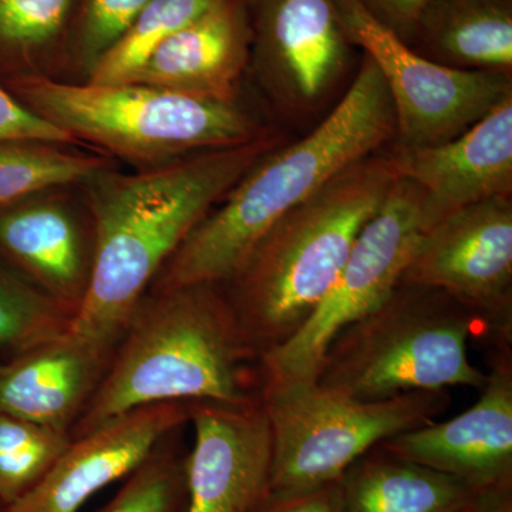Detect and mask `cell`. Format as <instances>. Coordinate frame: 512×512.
Here are the masks:
<instances>
[{"instance_id": "1", "label": "cell", "mask_w": 512, "mask_h": 512, "mask_svg": "<svg viewBox=\"0 0 512 512\" xmlns=\"http://www.w3.org/2000/svg\"><path fill=\"white\" fill-rule=\"evenodd\" d=\"M264 136L241 146L178 158L137 174L104 170L89 181L94 255L72 332L117 346L127 320L192 229L261 158Z\"/></svg>"}, {"instance_id": "2", "label": "cell", "mask_w": 512, "mask_h": 512, "mask_svg": "<svg viewBox=\"0 0 512 512\" xmlns=\"http://www.w3.org/2000/svg\"><path fill=\"white\" fill-rule=\"evenodd\" d=\"M258 359L221 284L148 291L70 436L150 404L261 402Z\"/></svg>"}, {"instance_id": "3", "label": "cell", "mask_w": 512, "mask_h": 512, "mask_svg": "<svg viewBox=\"0 0 512 512\" xmlns=\"http://www.w3.org/2000/svg\"><path fill=\"white\" fill-rule=\"evenodd\" d=\"M394 136L389 90L366 56L332 113L303 140L261 158L192 229L150 291L227 284L276 221Z\"/></svg>"}, {"instance_id": "4", "label": "cell", "mask_w": 512, "mask_h": 512, "mask_svg": "<svg viewBox=\"0 0 512 512\" xmlns=\"http://www.w3.org/2000/svg\"><path fill=\"white\" fill-rule=\"evenodd\" d=\"M396 180L390 157L349 165L276 221L222 284L256 355L284 345L312 318Z\"/></svg>"}, {"instance_id": "5", "label": "cell", "mask_w": 512, "mask_h": 512, "mask_svg": "<svg viewBox=\"0 0 512 512\" xmlns=\"http://www.w3.org/2000/svg\"><path fill=\"white\" fill-rule=\"evenodd\" d=\"M477 329L476 318L447 293L399 282L330 342L316 384L359 400L456 386L480 390L487 375L467 352Z\"/></svg>"}, {"instance_id": "6", "label": "cell", "mask_w": 512, "mask_h": 512, "mask_svg": "<svg viewBox=\"0 0 512 512\" xmlns=\"http://www.w3.org/2000/svg\"><path fill=\"white\" fill-rule=\"evenodd\" d=\"M18 92L23 104L74 140L154 167L266 133L235 103L138 83L73 84L36 76L20 80Z\"/></svg>"}, {"instance_id": "7", "label": "cell", "mask_w": 512, "mask_h": 512, "mask_svg": "<svg viewBox=\"0 0 512 512\" xmlns=\"http://www.w3.org/2000/svg\"><path fill=\"white\" fill-rule=\"evenodd\" d=\"M272 430L268 494L291 495L336 483L383 441L433 423L450 406L447 390L359 400L319 384L264 397Z\"/></svg>"}, {"instance_id": "8", "label": "cell", "mask_w": 512, "mask_h": 512, "mask_svg": "<svg viewBox=\"0 0 512 512\" xmlns=\"http://www.w3.org/2000/svg\"><path fill=\"white\" fill-rule=\"evenodd\" d=\"M424 231L423 192L397 178L312 318L291 340L259 356L262 399L316 383L330 342L396 288Z\"/></svg>"}, {"instance_id": "9", "label": "cell", "mask_w": 512, "mask_h": 512, "mask_svg": "<svg viewBox=\"0 0 512 512\" xmlns=\"http://www.w3.org/2000/svg\"><path fill=\"white\" fill-rule=\"evenodd\" d=\"M352 45L382 74L400 148L434 146L464 133L512 94L511 73L464 70L414 52L362 0H335Z\"/></svg>"}, {"instance_id": "10", "label": "cell", "mask_w": 512, "mask_h": 512, "mask_svg": "<svg viewBox=\"0 0 512 512\" xmlns=\"http://www.w3.org/2000/svg\"><path fill=\"white\" fill-rule=\"evenodd\" d=\"M402 284L447 293L493 342L512 343V201L498 195L431 225Z\"/></svg>"}, {"instance_id": "11", "label": "cell", "mask_w": 512, "mask_h": 512, "mask_svg": "<svg viewBox=\"0 0 512 512\" xmlns=\"http://www.w3.org/2000/svg\"><path fill=\"white\" fill-rule=\"evenodd\" d=\"M255 70L276 103L312 110L346 70L350 43L335 0H256Z\"/></svg>"}, {"instance_id": "12", "label": "cell", "mask_w": 512, "mask_h": 512, "mask_svg": "<svg viewBox=\"0 0 512 512\" xmlns=\"http://www.w3.org/2000/svg\"><path fill=\"white\" fill-rule=\"evenodd\" d=\"M512 343L494 342L476 404L379 444L387 453L440 471L476 491L512 484Z\"/></svg>"}, {"instance_id": "13", "label": "cell", "mask_w": 512, "mask_h": 512, "mask_svg": "<svg viewBox=\"0 0 512 512\" xmlns=\"http://www.w3.org/2000/svg\"><path fill=\"white\" fill-rule=\"evenodd\" d=\"M195 404L137 407L72 439L39 484L5 511L79 512L94 494L130 476L168 434L190 423Z\"/></svg>"}, {"instance_id": "14", "label": "cell", "mask_w": 512, "mask_h": 512, "mask_svg": "<svg viewBox=\"0 0 512 512\" xmlns=\"http://www.w3.org/2000/svg\"><path fill=\"white\" fill-rule=\"evenodd\" d=\"M185 512H251L268 494L272 430L264 403L195 404Z\"/></svg>"}, {"instance_id": "15", "label": "cell", "mask_w": 512, "mask_h": 512, "mask_svg": "<svg viewBox=\"0 0 512 512\" xmlns=\"http://www.w3.org/2000/svg\"><path fill=\"white\" fill-rule=\"evenodd\" d=\"M397 178L423 192L424 227L476 202L512 192V94L464 133L444 143L397 148Z\"/></svg>"}, {"instance_id": "16", "label": "cell", "mask_w": 512, "mask_h": 512, "mask_svg": "<svg viewBox=\"0 0 512 512\" xmlns=\"http://www.w3.org/2000/svg\"><path fill=\"white\" fill-rule=\"evenodd\" d=\"M92 218L69 202L39 194L0 210V256L76 318L89 288Z\"/></svg>"}, {"instance_id": "17", "label": "cell", "mask_w": 512, "mask_h": 512, "mask_svg": "<svg viewBox=\"0 0 512 512\" xmlns=\"http://www.w3.org/2000/svg\"><path fill=\"white\" fill-rule=\"evenodd\" d=\"M116 346L69 332L0 363V414L72 431Z\"/></svg>"}, {"instance_id": "18", "label": "cell", "mask_w": 512, "mask_h": 512, "mask_svg": "<svg viewBox=\"0 0 512 512\" xmlns=\"http://www.w3.org/2000/svg\"><path fill=\"white\" fill-rule=\"evenodd\" d=\"M251 45L244 2L218 0L158 46L128 83L234 103Z\"/></svg>"}, {"instance_id": "19", "label": "cell", "mask_w": 512, "mask_h": 512, "mask_svg": "<svg viewBox=\"0 0 512 512\" xmlns=\"http://www.w3.org/2000/svg\"><path fill=\"white\" fill-rule=\"evenodd\" d=\"M342 512H463L477 493L440 471L376 446L339 480Z\"/></svg>"}, {"instance_id": "20", "label": "cell", "mask_w": 512, "mask_h": 512, "mask_svg": "<svg viewBox=\"0 0 512 512\" xmlns=\"http://www.w3.org/2000/svg\"><path fill=\"white\" fill-rule=\"evenodd\" d=\"M414 35L446 66L511 73L512 0H429Z\"/></svg>"}, {"instance_id": "21", "label": "cell", "mask_w": 512, "mask_h": 512, "mask_svg": "<svg viewBox=\"0 0 512 512\" xmlns=\"http://www.w3.org/2000/svg\"><path fill=\"white\" fill-rule=\"evenodd\" d=\"M104 168L103 158L72 153L59 144L0 143V210L43 192L86 183Z\"/></svg>"}, {"instance_id": "22", "label": "cell", "mask_w": 512, "mask_h": 512, "mask_svg": "<svg viewBox=\"0 0 512 512\" xmlns=\"http://www.w3.org/2000/svg\"><path fill=\"white\" fill-rule=\"evenodd\" d=\"M74 315L0 256V357L3 362L66 335Z\"/></svg>"}, {"instance_id": "23", "label": "cell", "mask_w": 512, "mask_h": 512, "mask_svg": "<svg viewBox=\"0 0 512 512\" xmlns=\"http://www.w3.org/2000/svg\"><path fill=\"white\" fill-rule=\"evenodd\" d=\"M218 0H151L123 36L90 70L93 84L128 83L144 62L177 30Z\"/></svg>"}, {"instance_id": "24", "label": "cell", "mask_w": 512, "mask_h": 512, "mask_svg": "<svg viewBox=\"0 0 512 512\" xmlns=\"http://www.w3.org/2000/svg\"><path fill=\"white\" fill-rule=\"evenodd\" d=\"M70 441L64 431L0 414V504L5 510L39 484Z\"/></svg>"}, {"instance_id": "25", "label": "cell", "mask_w": 512, "mask_h": 512, "mask_svg": "<svg viewBox=\"0 0 512 512\" xmlns=\"http://www.w3.org/2000/svg\"><path fill=\"white\" fill-rule=\"evenodd\" d=\"M181 429L168 434L97 512H185L188 450Z\"/></svg>"}, {"instance_id": "26", "label": "cell", "mask_w": 512, "mask_h": 512, "mask_svg": "<svg viewBox=\"0 0 512 512\" xmlns=\"http://www.w3.org/2000/svg\"><path fill=\"white\" fill-rule=\"evenodd\" d=\"M73 0H0V45L20 52L55 39Z\"/></svg>"}, {"instance_id": "27", "label": "cell", "mask_w": 512, "mask_h": 512, "mask_svg": "<svg viewBox=\"0 0 512 512\" xmlns=\"http://www.w3.org/2000/svg\"><path fill=\"white\" fill-rule=\"evenodd\" d=\"M151 0H86L79 30V57L87 72L137 19Z\"/></svg>"}, {"instance_id": "28", "label": "cell", "mask_w": 512, "mask_h": 512, "mask_svg": "<svg viewBox=\"0 0 512 512\" xmlns=\"http://www.w3.org/2000/svg\"><path fill=\"white\" fill-rule=\"evenodd\" d=\"M18 141L69 146L76 140L0 87V143Z\"/></svg>"}, {"instance_id": "29", "label": "cell", "mask_w": 512, "mask_h": 512, "mask_svg": "<svg viewBox=\"0 0 512 512\" xmlns=\"http://www.w3.org/2000/svg\"><path fill=\"white\" fill-rule=\"evenodd\" d=\"M251 512H342L339 481L298 494H266Z\"/></svg>"}, {"instance_id": "30", "label": "cell", "mask_w": 512, "mask_h": 512, "mask_svg": "<svg viewBox=\"0 0 512 512\" xmlns=\"http://www.w3.org/2000/svg\"><path fill=\"white\" fill-rule=\"evenodd\" d=\"M363 5L402 39L414 35L429 0H362Z\"/></svg>"}, {"instance_id": "31", "label": "cell", "mask_w": 512, "mask_h": 512, "mask_svg": "<svg viewBox=\"0 0 512 512\" xmlns=\"http://www.w3.org/2000/svg\"><path fill=\"white\" fill-rule=\"evenodd\" d=\"M463 512H512V484L477 491Z\"/></svg>"}, {"instance_id": "32", "label": "cell", "mask_w": 512, "mask_h": 512, "mask_svg": "<svg viewBox=\"0 0 512 512\" xmlns=\"http://www.w3.org/2000/svg\"><path fill=\"white\" fill-rule=\"evenodd\" d=\"M0 512H6V511H5V507H3V505H2V504H0Z\"/></svg>"}]
</instances>
